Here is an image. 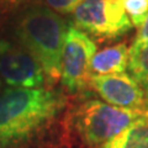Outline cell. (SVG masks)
Masks as SVG:
<instances>
[{
  "mask_svg": "<svg viewBox=\"0 0 148 148\" xmlns=\"http://www.w3.org/2000/svg\"><path fill=\"white\" fill-rule=\"evenodd\" d=\"M53 11L59 14H71L85 0H46Z\"/></svg>",
  "mask_w": 148,
  "mask_h": 148,
  "instance_id": "12",
  "label": "cell"
},
{
  "mask_svg": "<svg viewBox=\"0 0 148 148\" xmlns=\"http://www.w3.org/2000/svg\"><path fill=\"white\" fill-rule=\"evenodd\" d=\"M130 77L148 92V42H135L128 49Z\"/></svg>",
  "mask_w": 148,
  "mask_h": 148,
  "instance_id": "10",
  "label": "cell"
},
{
  "mask_svg": "<svg viewBox=\"0 0 148 148\" xmlns=\"http://www.w3.org/2000/svg\"><path fill=\"white\" fill-rule=\"evenodd\" d=\"M11 3H22V1H25V0H10Z\"/></svg>",
  "mask_w": 148,
  "mask_h": 148,
  "instance_id": "15",
  "label": "cell"
},
{
  "mask_svg": "<svg viewBox=\"0 0 148 148\" xmlns=\"http://www.w3.org/2000/svg\"><path fill=\"white\" fill-rule=\"evenodd\" d=\"M73 24L100 40H116L133 27L121 0H85L73 11Z\"/></svg>",
  "mask_w": 148,
  "mask_h": 148,
  "instance_id": "4",
  "label": "cell"
},
{
  "mask_svg": "<svg viewBox=\"0 0 148 148\" xmlns=\"http://www.w3.org/2000/svg\"><path fill=\"white\" fill-rule=\"evenodd\" d=\"M68 29L66 20L46 6L26 10L15 26L18 45L36 59L51 84L61 80L62 52Z\"/></svg>",
  "mask_w": 148,
  "mask_h": 148,
  "instance_id": "2",
  "label": "cell"
},
{
  "mask_svg": "<svg viewBox=\"0 0 148 148\" xmlns=\"http://www.w3.org/2000/svg\"><path fill=\"white\" fill-rule=\"evenodd\" d=\"M143 117H148L145 110L122 109L100 100H89L77 110L74 125L86 145L103 146Z\"/></svg>",
  "mask_w": 148,
  "mask_h": 148,
  "instance_id": "3",
  "label": "cell"
},
{
  "mask_svg": "<svg viewBox=\"0 0 148 148\" xmlns=\"http://www.w3.org/2000/svg\"><path fill=\"white\" fill-rule=\"evenodd\" d=\"M64 105L59 92L45 88H6L0 95V148H17L37 136Z\"/></svg>",
  "mask_w": 148,
  "mask_h": 148,
  "instance_id": "1",
  "label": "cell"
},
{
  "mask_svg": "<svg viewBox=\"0 0 148 148\" xmlns=\"http://www.w3.org/2000/svg\"><path fill=\"white\" fill-rule=\"evenodd\" d=\"M3 91H4V83H3L1 79H0V95H1Z\"/></svg>",
  "mask_w": 148,
  "mask_h": 148,
  "instance_id": "14",
  "label": "cell"
},
{
  "mask_svg": "<svg viewBox=\"0 0 148 148\" xmlns=\"http://www.w3.org/2000/svg\"><path fill=\"white\" fill-rule=\"evenodd\" d=\"M135 42H148V17L146 18L145 24L140 27V31L135 38Z\"/></svg>",
  "mask_w": 148,
  "mask_h": 148,
  "instance_id": "13",
  "label": "cell"
},
{
  "mask_svg": "<svg viewBox=\"0 0 148 148\" xmlns=\"http://www.w3.org/2000/svg\"><path fill=\"white\" fill-rule=\"evenodd\" d=\"M121 3L132 25L140 29L148 17V0H121Z\"/></svg>",
  "mask_w": 148,
  "mask_h": 148,
  "instance_id": "11",
  "label": "cell"
},
{
  "mask_svg": "<svg viewBox=\"0 0 148 148\" xmlns=\"http://www.w3.org/2000/svg\"><path fill=\"white\" fill-rule=\"evenodd\" d=\"M101 148H148V117L135 121Z\"/></svg>",
  "mask_w": 148,
  "mask_h": 148,
  "instance_id": "9",
  "label": "cell"
},
{
  "mask_svg": "<svg viewBox=\"0 0 148 148\" xmlns=\"http://www.w3.org/2000/svg\"><path fill=\"white\" fill-rule=\"evenodd\" d=\"M96 53V45L85 32L69 26L62 52L61 83L69 91L83 90L89 85L91 59Z\"/></svg>",
  "mask_w": 148,
  "mask_h": 148,
  "instance_id": "5",
  "label": "cell"
},
{
  "mask_svg": "<svg viewBox=\"0 0 148 148\" xmlns=\"http://www.w3.org/2000/svg\"><path fill=\"white\" fill-rule=\"evenodd\" d=\"M0 79L9 88L37 89L46 80L41 66L21 47L8 40H0Z\"/></svg>",
  "mask_w": 148,
  "mask_h": 148,
  "instance_id": "6",
  "label": "cell"
},
{
  "mask_svg": "<svg viewBox=\"0 0 148 148\" xmlns=\"http://www.w3.org/2000/svg\"><path fill=\"white\" fill-rule=\"evenodd\" d=\"M128 66V49L125 43L96 52L91 59V75H110L125 73Z\"/></svg>",
  "mask_w": 148,
  "mask_h": 148,
  "instance_id": "8",
  "label": "cell"
},
{
  "mask_svg": "<svg viewBox=\"0 0 148 148\" xmlns=\"http://www.w3.org/2000/svg\"><path fill=\"white\" fill-rule=\"evenodd\" d=\"M89 85L106 103L116 108L142 110L145 106V91L126 73L91 75Z\"/></svg>",
  "mask_w": 148,
  "mask_h": 148,
  "instance_id": "7",
  "label": "cell"
}]
</instances>
